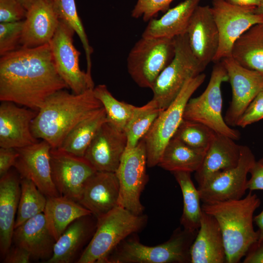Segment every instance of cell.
<instances>
[{"mask_svg": "<svg viewBox=\"0 0 263 263\" xmlns=\"http://www.w3.org/2000/svg\"><path fill=\"white\" fill-rule=\"evenodd\" d=\"M32 258L30 253L24 248L15 245L9 249L4 257L3 263H28Z\"/></svg>", "mask_w": 263, "mask_h": 263, "instance_id": "ee69618b", "label": "cell"}, {"mask_svg": "<svg viewBox=\"0 0 263 263\" xmlns=\"http://www.w3.org/2000/svg\"><path fill=\"white\" fill-rule=\"evenodd\" d=\"M229 3L239 6H255L260 4V0H226Z\"/></svg>", "mask_w": 263, "mask_h": 263, "instance_id": "bcb514c9", "label": "cell"}, {"mask_svg": "<svg viewBox=\"0 0 263 263\" xmlns=\"http://www.w3.org/2000/svg\"><path fill=\"white\" fill-rule=\"evenodd\" d=\"M206 77L205 74L201 73L189 78L175 99L160 113L143 138L148 167L157 166L164 149L184 119L186 104Z\"/></svg>", "mask_w": 263, "mask_h": 263, "instance_id": "ba28073f", "label": "cell"}, {"mask_svg": "<svg viewBox=\"0 0 263 263\" xmlns=\"http://www.w3.org/2000/svg\"><path fill=\"white\" fill-rule=\"evenodd\" d=\"M127 143L125 132L107 121L92 141L84 157L96 171L115 172Z\"/></svg>", "mask_w": 263, "mask_h": 263, "instance_id": "e0dca14e", "label": "cell"}, {"mask_svg": "<svg viewBox=\"0 0 263 263\" xmlns=\"http://www.w3.org/2000/svg\"><path fill=\"white\" fill-rule=\"evenodd\" d=\"M93 90L75 94L62 89L51 95L32 122L35 137L59 148L76 125L103 107Z\"/></svg>", "mask_w": 263, "mask_h": 263, "instance_id": "7a4b0ae2", "label": "cell"}, {"mask_svg": "<svg viewBox=\"0 0 263 263\" xmlns=\"http://www.w3.org/2000/svg\"><path fill=\"white\" fill-rule=\"evenodd\" d=\"M43 214L48 229L56 241L75 220L92 215L78 202L61 195L47 197Z\"/></svg>", "mask_w": 263, "mask_h": 263, "instance_id": "83f0119b", "label": "cell"}, {"mask_svg": "<svg viewBox=\"0 0 263 263\" xmlns=\"http://www.w3.org/2000/svg\"><path fill=\"white\" fill-rule=\"evenodd\" d=\"M21 5L27 10L32 4L33 0H18Z\"/></svg>", "mask_w": 263, "mask_h": 263, "instance_id": "c3c4849f", "label": "cell"}, {"mask_svg": "<svg viewBox=\"0 0 263 263\" xmlns=\"http://www.w3.org/2000/svg\"><path fill=\"white\" fill-rule=\"evenodd\" d=\"M38 112L11 102L0 105V147L19 148L38 142L31 131Z\"/></svg>", "mask_w": 263, "mask_h": 263, "instance_id": "d6986e66", "label": "cell"}, {"mask_svg": "<svg viewBox=\"0 0 263 263\" xmlns=\"http://www.w3.org/2000/svg\"><path fill=\"white\" fill-rule=\"evenodd\" d=\"M190 255L191 263H226L224 241L220 226L214 217L203 211L200 226L190 247Z\"/></svg>", "mask_w": 263, "mask_h": 263, "instance_id": "7402d4cb", "label": "cell"}, {"mask_svg": "<svg viewBox=\"0 0 263 263\" xmlns=\"http://www.w3.org/2000/svg\"><path fill=\"white\" fill-rule=\"evenodd\" d=\"M162 111L153 99L137 107L125 130L127 140L126 149L133 148L138 144Z\"/></svg>", "mask_w": 263, "mask_h": 263, "instance_id": "836d02e7", "label": "cell"}, {"mask_svg": "<svg viewBox=\"0 0 263 263\" xmlns=\"http://www.w3.org/2000/svg\"><path fill=\"white\" fill-rule=\"evenodd\" d=\"M147 166L143 138L135 147L125 150L115 172L119 184L118 206L136 215L143 214L144 210L140 196L148 180Z\"/></svg>", "mask_w": 263, "mask_h": 263, "instance_id": "8fae6325", "label": "cell"}, {"mask_svg": "<svg viewBox=\"0 0 263 263\" xmlns=\"http://www.w3.org/2000/svg\"><path fill=\"white\" fill-rule=\"evenodd\" d=\"M231 56L263 76V23L253 26L236 41Z\"/></svg>", "mask_w": 263, "mask_h": 263, "instance_id": "f1b7e54d", "label": "cell"}, {"mask_svg": "<svg viewBox=\"0 0 263 263\" xmlns=\"http://www.w3.org/2000/svg\"><path fill=\"white\" fill-rule=\"evenodd\" d=\"M226 81L228 76L223 63L216 62L206 89L198 96L190 98L185 107L183 117L202 123L217 133L237 140L240 137V133L227 125L222 115L221 86Z\"/></svg>", "mask_w": 263, "mask_h": 263, "instance_id": "52a82bcc", "label": "cell"}, {"mask_svg": "<svg viewBox=\"0 0 263 263\" xmlns=\"http://www.w3.org/2000/svg\"><path fill=\"white\" fill-rule=\"evenodd\" d=\"M257 11L263 16V0H260V4L257 7Z\"/></svg>", "mask_w": 263, "mask_h": 263, "instance_id": "681fc988", "label": "cell"}, {"mask_svg": "<svg viewBox=\"0 0 263 263\" xmlns=\"http://www.w3.org/2000/svg\"><path fill=\"white\" fill-rule=\"evenodd\" d=\"M219 34V46L213 61L231 56L236 41L253 26L263 23L255 6H239L226 0H212L211 7Z\"/></svg>", "mask_w": 263, "mask_h": 263, "instance_id": "30bf717a", "label": "cell"}, {"mask_svg": "<svg viewBox=\"0 0 263 263\" xmlns=\"http://www.w3.org/2000/svg\"><path fill=\"white\" fill-rule=\"evenodd\" d=\"M175 53L151 89L153 98L160 109H166L175 99L186 82L205 69L193 54L187 33L174 38Z\"/></svg>", "mask_w": 263, "mask_h": 263, "instance_id": "8992f818", "label": "cell"}, {"mask_svg": "<svg viewBox=\"0 0 263 263\" xmlns=\"http://www.w3.org/2000/svg\"><path fill=\"white\" fill-rule=\"evenodd\" d=\"M107 121V114L103 107L76 125L58 148L74 155L84 157L92 141Z\"/></svg>", "mask_w": 263, "mask_h": 263, "instance_id": "4dcf8cb0", "label": "cell"}, {"mask_svg": "<svg viewBox=\"0 0 263 263\" xmlns=\"http://www.w3.org/2000/svg\"><path fill=\"white\" fill-rule=\"evenodd\" d=\"M68 88L58 75L49 43L20 47L0 56V100L38 112L55 92Z\"/></svg>", "mask_w": 263, "mask_h": 263, "instance_id": "6da1fadb", "label": "cell"}, {"mask_svg": "<svg viewBox=\"0 0 263 263\" xmlns=\"http://www.w3.org/2000/svg\"><path fill=\"white\" fill-rule=\"evenodd\" d=\"M75 31L59 20L56 30L49 42L56 70L73 93L80 94L94 88L92 75L81 70L80 55L73 43Z\"/></svg>", "mask_w": 263, "mask_h": 263, "instance_id": "7c38bea8", "label": "cell"}, {"mask_svg": "<svg viewBox=\"0 0 263 263\" xmlns=\"http://www.w3.org/2000/svg\"><path fill=\"white\" fill-rule=\"evenodd\" d=\"M92 215L77 218L73 221L56 240L48 263H73L79 256L88 239L96 228L91 219ZM82 254V253H81Z\"/></svg>", "mask_w": 263, "mask_h": 263, "instance_id": "484cf974", "label": "cell"}, {"mask_svg": "<svg viewBox=\"0 0 263 263\" xmlns=\"http://www.w3.org/2000/svg\"><path fill=\"white\" fill-rule=\"evenodd\" d=\"M187 35L190 48L206 69L213 61L219 46V34L211 7L199 5L189 23Z\"/></svg>", "mask_w": 263, "mask_h": 263, "instance_id": "ac0fdd59", "label": "cell"}, {"mask_svg": "<svg viewBox=\"0 0 263 263\" xmlns=\"http://www.w3.org/2000/svg\"><path fill=\"white\" fill-rule=\"evenodd\" d=\"M255 161L250 149L242 146L236 167L215 172L198 186L201 200L211 204L242 198L247 190V174Z\"/></svg>", "mask_w": 263, "mask_h": 263, "instance_id": "4fadbf2b", "label": "cell"}, {"mask_svg": "<svg viewBox=\"0 0 263 263\" xmlns=\"http://www.w3.org/2000/svg\"><path fill=\"white\" fill-rule=\"evenodd\" d=\"M241 146L233 139L215 133L201 167L195 172L198 186L215 172L236 167L240 159Z\"/></svg>", "mask_w": 263, "mask_h": 263, "instance_id": "d4e9b609", "label": "cell"}, {"mask_svg": "<svg viewBox=\"0 0 263 263\" xmlns=\"http://www.w3.org/2000/svg\"><path fill=\"white\" fill-rule=\"evenodd\" d=\"M198 231L179 227L168 241L155 246L144 245L132 234L111 253L105 263H190V247Z\"/></svg>", "mask_w": 263, "mask_h": 263, "instance_id": "277c9868", "label": "cell"}, {"mask_svg": "<svg viewBox=\"0 0 263 263\" xmlns=\"http://www.w3.org/2000/svg\"><path fill=\"white\" fill-rule=\"evenodd\" d=\"M59 22L47 0H33L23 20L20 47L35 48L49 43Z\"/></svg>", "mask_w": 263, "mask_h": 263, "instance_id": "44dd1931", "label": "cell"}, {"mask_svg": "<svg viewBox=\"0 0 263 263\" xmlns=\"http://www.w3.org/2000/svg\"><path fill=\"white\" fill-rule=\"evenodd\" d=\"M13 242L28 251L32 258L48 261L53 255L56 240L48 229L43 213H41L14 229Z\"/></svg>", "mask_w": 263, "mask_h": 263, "instance_id": "cb8c5ba5", "label": "cell"}, {"mask_svg": "<svg viewBox=\"0 0 263 263\" xmlns=\"http://www.w3.org/2000/svg\"><path fill=\"white\" fill-rule=\"evenodd\" d=\"M145 215H136L119 206L96 220L95 231L77 263H105L125 239L142 229Z\"/></svg>", "mask_w": 263, "mask_h": 263, "instance_id": "5b68a950", "label": "cell"}, {"mask_svg": "<svg viewBox=\"0 0 263 263\" xmlns=\"http://www.w3.org/2000/svg\"><path fill=\"white\" fill-rule=\"evenodd\" d=\"M206 152L172 138L164 149L157 166L171 172H196L201 167Z\"/></svg>", "mask_w": 263, "mask_h": 263, "instance_id": "f546056e", "label": "cell"}, {"mask_svg": "<svg viewBox=\"0 0 263 263\" xmlns=\"http://www.w3.org/2000/svg\"><path fill=\"white\" fill-rule=\"evenodd\" d=\"M46 202V196L32 181L20 178V195L15 229L29 219L43 213Z\"/></svg>", "mask_w": 263, "mask_h": 263, "instance_id": "e575fe53", "label": "cell"}, {"mask_svg": "<svg viewBox=\"0 0 263 263\" xmlns=\"http://www.w3.org/2000/svg\"><path fill=\"white\" fill-rule=\"evenodd\" d=\"M263 119V90L253 99L238 120L236 126L244 128Z\"/></svg>", "mask_w": 263, "mask_h": 263, "instance_id": "ab89813d", "label": "cell"}, {"mask_svg": "<svg viewBox=\"0 0 263 263\" xmlns=\"http://www.w3.org/2000/svg\"><path fill=\"white\" fill-rule=\"evenodd\" d=\"M244 257V263H263V240L254 244Z\"/></svg>", "mask_w": 263, "mask_h": 263, "instance_id": "f6af8a7d", "label": "cell"}, {"mask_svg": "<svg viewBox=\"0 0 263 263\" xmlns=\"http://www.w3.org/2000/svg\"><path fill=\"white\" fill-rule=\"evenodd\" d=\"M20 195V177L9 170L0 179V251L3 257L13 242Z\"/></svg>", "mask_w": 263, "mask_h": 263, "instance_id": "603a6c76", "label": "cell"}, {"mask_svg": "<svg viewBox=\"0 0 263 263\" xmlns=\"http://www.w3.org/2000/svg\"><path fill=\"white\" fill-rule=\"evenodd\" d=\"M23 20L0 23V56L20 47Z\"/></svg>", "mask_w": 263, "mask_h": 263, "instance_id": "74e56055", "label": "cell"}, {"mask_svg": "<svg viewBox=\"0 0 263 263\" xmlns=\"http://www.w3.org/2000/svg\"><path fill=\"white\" fill-rule=\"evenodd\" d=\"M51 175L60 195L78 202L88 180L96 171L84 158L59 148L50 151Z\"/></svg>", "mask_w": 263, "mask_h": 263, "instance_id": "5bb4252c", "label": "cell"}, {"mask_svg": "<svg viewBox=\"0 0 263 263\" xmlns=\"http://www.w3.org/2000/svg\"><path fill=\"white\" fill-rule=\"evenodd\" d=\"M222 60L232 89V99L224 117L229 126H236L239 118L255 96L263 90V76L240 65L231 56Z\"/></svg>", "mask_w": 263, "mask_h": 263, "instance_id": "9a60e30c", "label": "cell"}, {"mask_svg": "<svg viewBox=\"0 0 263 263\" xmlns=\"http://www.w3.org/2000/svg\"><path fill=\"white\" fill-rule=\"evenodd\" d=\"M174 53V38L141 37L128 54V72L138 86L151 89Z\"/></svg>", "mask_w": 263, "mask_h": 263, "instance_id": "9c48e42d", "label": "cell"}, {"mask_svg": "<svg viewBox=\"0 0 263 263\" xmlns=\"http://www.w3.org/2000/svg\"><path fill=\"white\" fill-rule=\"evenodd\" d=\"M261 204L252 191L244 198L203 203L202 210L217 221L224 239L226 263H238L259 239L253 227V214Z\"/></svg>", "mask_w": 263, "mask_h": 263, "instance_id": "3957f363", "label": "cell"}, {"mask_svg": "<svg viewBox=\"0 0 263 263\" xmlns=\"http://www.w3.org/2000/svg\"><path fill=\"white\" fill-rule=\"evenodd\" d=\"M19 152L16 148H0V176L7 173L14 167Z\"/></svg>", "mask_w": 263, "mask_h": 263, "instance_id": "7bdbcfd3", "label": "cell"}, {"mask_svg": "<svg viewBox=\"0 0 263 263\" xmlns=\"http://www.w3.org/2000/svg\"><path fill=\"white\" fill-rule=\"evenodd\" d=\"M249 173L251 177L247 181V189L251 191L263 190V158L255 161Z\"/></svg>", "mask_w": 263, "mask_h": 263, "instance_id": "b9f144b4", "label": "cell"}, {"mask_svg": "<svg viewBox=\"0 0 263 263\" xmlns=\"http://www.w3.org/2000/svg\"><path fill=\"white\" fill-rule=\"evenodd\" d=\"M173 0H137L131 13L135 19L148 21L159 12L167 11Z\"/></svg>", "mask_w": 263, "mask_h": 263, "instance_id": "f35d334b", "label": "cell"}, {"mask_svg": "<svg viewBox=\"0 0 263 263\" xmlns=\"http://www.w3.org/2000/svg\"><path fill=\"white\" fill-rule=\"evenodd\" d=\"M215 133L202 123L184 119L172 138L191 148L207 151Z\"/></svg>", "mask_w": 263, "mask_h": 263, "instance_id": "8d00e7d4", "label": "cell"}, {"mask_svg": "<svg viewBox=\"0 0 263 263\" xmlns=\"http://www.w3.org/2000/svg\"><path fill=\"white\" fill-rule=\"evenodd\" d=\"M254 222L258 226L259 232V239L258 241L263 240V210L258 215L254 217Z\"/></svg>", "mask_w": 263, "mask_h": 263, "instance_id": "7dc6e473", "label": "cell"}, {"mask_svg": "<svg viewBox=\"0 0 263 263\" xmlns=\"http://www.w3.org/2000/svg\"><path fill=\"white\" fill-rule=\"evenodd\" d=\"M59 20L65 22L76 33L82 44L87 61L86 72L92 75L91 55L93 48L90 45L81 20L78 15L75 0H47Z\"/></svg>", "mask_w": 263, "mask_h": 263, "instance_id": "d590c367", "label": "cell"}, {"mask_svg": "<svg viewBox=\"0 0 263 263\" xmlns=\"http://www.w3.org/2000/svg\"><path fill=\"white\" fill-rule=\"evenodd\" d=\"M93 92L105 110L108 121L117 130L125 132L137 107L116 99L104 84L97 85Z\"/></svg>", "mask_w": 263, "mask_h": 263, "instance_id": "d6a6232c", "label": "cell"}, {"mask_svg": "<svg viewBox=\"0 0 263 263\" xmlns=\"http://www.w3.org/2000/svg\"><path fill=\"white\" fill-rule=\"evenodd\" d=\"M201 0H185L168 9L158 19L149 20L142 37L173 38L185 34L191 17Z\"/></svg>", "mask_w": 263, "mask_h": 263, "instance_id": "4316f807", "label": "cell"}, {"mask_svg": "<svg viewBox=\"0 0 263 263\" xmlns=\"http://www.w3.org/2000/svg\"><path fill=\"white\" fill-rule=\"evenodd\" d=\"M180 186L183 198V209L180 223L183 229L191 232L198 231L202 215L200 196L191 180L190 172H172Z\"/></svg>", "mask_w": 263, "mask_h": 263, "instance_id": "1f68e13d", "label": "cell"}, {"mask_svg": "<svg viewBox=\"0 0 263 263\" xmlns=\"http://www.w3.org/2000/svg\"><path fill=\"white\" fill-rule=\"evenodd\" d=\"M16 149L19 156L14 167L20 178L32 181L46 197L59 196L52 178L50 145L41 140L32 145Z\"/></svg>", "mask_w": 263, "mask_h": 263, "instance_id": "2e32d148", "label": "cell"}, {"mask_svg": "<svg viewBox=\"0 0 263 263\" xmlns=\"http://www.w3.org/2000/svg\"><path fill=\"white\" fill-rule=\"evenodd\" d=\"M119 195L115 173L96 171L87 181L77 202L97 219L118 206Z\"/></svg>", "mask_w": 263, "mask_h": 263, "instance_id": "ffe728a7", "label": "cell"}, {"mask_svg": "<svg viewBox=\"0 0 263 263\" xmlns=\"http://www.w3.org/2000/svg\"><path fill=\"white\" fill-rule=\"evenodd\" d=\"M26 13L18 0H0V23L22 20Z\"/></svg>", "mask_w": 263, "mask_h": 263, "instance_id": "60d3db41", "label": "cell"}]
</instances>
